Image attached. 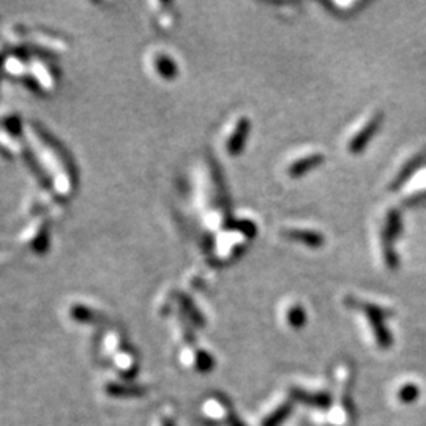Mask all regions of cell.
Segmentation results:
<instances>
[{"mask_svg": "<svg viewBox=\"0 0 426 426\" xmlns=\"http://www.w3.org/2000/svg\"><path fill=\"white\" fill-rule=\"evenodd\" d=\"M144 392H141V388L137 387H123L120 383H111L107 386V395L116 398H128V397H139Z\"/></svg>", "mask_w": 426, "mask_h": 426, "instance_id": "1", "label": "cell"}, {"mask_svg": "<svg viewBox=\"0 0 426 426\" xmlns=\"http://www.w3.org/2000/svg\"><path fill=\"white\" fill-rule=\"evenodd\" d=\"M161 426H176L171 418H163V422H161Z\"/></svg>", "mask_w": 426, "mask_h": 426, "instance_id": "2", "label": "cell"}]
</instances>
